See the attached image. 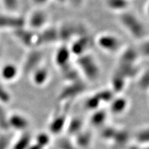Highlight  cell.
Segmentation results:
<instances>
[{
  "label": "cell",
  "instance_id": "37",
  "mask_svg": "<svg viewBox=\"0 0 149 149\" xmlns=\"http://www.w3.org/2000/svg\"><path fill=\"white\" fill-rule=\"evenodd\" d=\"M28 149H43L42 147H40L38 144H36V143H34V144H31L29 148Z\"/></svg>",
  "mask_w": 149,
  "mask_h": 149
},
{
  "label": "cell",
  "instance_id": "29",
  "mask_svg": "<svg viewBox=\"0 0 149 149\" xmlns=\"http://www.w3.org/2000/svg\"><path fill=\"white\" fill-rule=\"evenodd\" d=\"M21 139L19 141L16 145L15 149H28L31 144V137L29 134H26L21 137Z\"/></svg>",
  "mask_w": 149,
  "mask_h": 149
},
{
  "label": "cell",
  "instance_id": "27",
  "mask_svg": "<svg viewBox=\"0 0 149 149\" xmlns=\"http://www.w3.org/2000/svg\"><path fill=\"white\" fill-rule=\"evenodd\" d=\"M138 86L142 91L149 90V69L141 73L138 79Z\"/></svg>",
  "mask_w": 149,
  "mask_h": 149
},
{
  "label": "cell",
  "instance_id": "40",
  "mask_svg": "<svg viewBox=\"0 0 149 149\" xmlns=\"http://www.w3.org/2000/svg\"><path fill=\"white\" fill-rule=\"evenodd\" d=\"M140 149H149V145H146V146H139Z\"/></svg>",
  "mask_w": 149,
  "mask_h": 149
},
{
  "label": "cell",
  "instance_id": "17",
  "mask_svg": "<svg viewBox=\"0 0 149 149\" xmlns=\"http://www.w3.org/2000/svg\"><path fill=\"white\" fill-rule=\"evenodd\" d=\"M105 3L109 10L122 13L127 11L130 5V0H105Z\"/></svg>",
  "mask_w": 149,
  "mask_h": 149
},
{
  "label": "cell",
  "instance_id": "7",
  "mask_svg": "<svg viewBox=\"0 0 149 149\" xmlns=\"http://www.w3.org/2000/svg\"><path fill=\"white\" fill-rule=\"evenodd\" d=\"M15 35L24 45L28 47L38 46L37 43V34L32 31H28L24 28L14 31Z\"/></svg>",
  "mask_w": 149,
  "mask_h": 149
},
{
  "label": "cell",
  "instance_id": "2",
  "mask_svg": "<svg viewBox=\"0 0 149 149\" xmlns=\"http://www.w3.org/2000/svg\"><path fill=\"white\" fill-rule=\"evenodd\" d=\"M77 64L87 79L95 81L100 76V70L93 56L86 53L77 57Z\"/></svg>",
  "mask_w": 149,
  "mask_h": 149
},
{
  "label": "cell",
  "instance_id": "33",
  "mask_svg": "<svg viewBox=\"0 0 149 149\" xmlns=\"http://www.w3.org/2000/svg\"><path fill=\"white\" fill-rule=\"evenodd\" d=\"M9 93L3 86H0V101L3 103H8L10 100Z\"/></svg>",
  "mask_w": 149,
  "mask_h": 149
},
{
  "label": "cell",
  "instance_id": "1",
  "mask_svg": "<svg viewBox=\"0 0 149 149\" xmlns=\"http://www.w3.org/2000/svg\"><path fill=\"white\" fill-rule=\"evenodd\" d=\"M120 22L124 29L137 40H144L146 30L144 23L137 15L132 13L125 11L120 15Z\"/></svg>",
  "mask_w": 149,
  "mask_h": 149
},
{
  "label": "cell",
  "instance_id": "10",
  "mask_svg": "<svg viewBox=\"0 0 149 149\" xmlns=\"http://www.w3.org/2000/svg\"><path fill=\"white\" fill-rule=\"evenodd\" d=\"M57 40H59L58 29H56L55 28H44L39 34H37L38 46L41 44H51Z\"/></svg>",
  "mask_w": 149,
  "mask_h": 149
},
{
  "label": "cell",
  "instance_id": "19",
  "mask_svg": "<svg viewBox=\"0 0 149 149\" xmlns=\"http://www.w3.org/2000/svg\"><path fill=\"white\" fill-rule=\"evenodd\" d=\"M107 112L104 110L97 109L93 111V115L91 117L90 122L95 127H101L107 122Z\"/></svg>",
  "mask_w": 149,
  "mask_h": 149
},
{
  "label": "cell",
  "instance_id": "5",
  "mask_svg": "<svg viewBox=\"0 0 149 149\" xmlns=\"http://www.w3.org/2000/svg\"><path fill=\"white\" fill-rule=\"evenodd\" d=\"M48 22V15L42 10L33 11L30 15L28 23L33 31H40L44 29Z\"/></svg>",
  "mask_w": 149,
  "mask_h": 149
},
{
  "label": "cell",
  "instance_id": "39",
  "mask_svg": "<svg viewBox=\"0 0 149 149\" xmlns=\"http://www.w3.org/2000/svg\"><path fill=\"white\" fill-rule=\"evenodd\" d=\"M55 1L59 3H64L65 2H66L68 0H55Z\"/></svg>",
  "mask_w": 149,
  "mask_h": 149
},
{
  "label": "cell",
  "instance_id": "41",
  "mask_svg": "<svg viewBox=\"0 0 149 149\" xmlns=\"http://www.w3.org/2000/svg\"><path fill=\"white\" fill-rule=\"evenodd\" d=\"M0 56H1V51H0Z\"/></svg>",
  "mask_w": 149,
  "mask_h": 149
},
{
  "label": "cell",
  "instance_id": "26",
  "mask_svg": "<svg viewBox=\"0 0 149 149\" xmlns=\"http://www.w3.org/2000/svg\"><path fill=\"white\" fill-rule=\"evenodd\" d=\"M101 102L99 100L98 97L96 94L89 97L86 100L85 102V107L90 111H95L99 109L100 105H101Z\"/></svg>",
  "mask_w": 149,
  "mask_h": 149
},
{
  "label": "cell",
  "instance_id": "12",
  "mask_svg": "<svg viewBox=\"0 0 149 149\" xmlns=\"http://www.w3.org/2000/svg\"><path fill=\"white\" fill-rule=\"evenodd\" d=\"M67 124L66 116L65 114L57 115L52 119L49 123V131L50 134L53 135H58L62 131L64 128H66Z\"/></svg>",
  "mask_w": 149,
  "mask_h": 149
},
{
  "label": "cell",
  "instance_id": "6",
  "mask_svg": "<svg viewBox=\"0 0 149 149\" xmlns=\"http://www.w3.org/2000/svg\"><path fill=\"white\" fill-rule=\"evenodd\" d=\"M84 90V84L77 79L76 81H71L69 85L64 88L59 95V98L61 100H69L70 98L78 96Z\"/></svg>",
  "mask_w": 149,
  "mask_h": 149
},
{
  "label": "cell",
  "instance_id": "8",
  "mask_svg": "<svg viewBox=\"0 0 149 149\" xmlns=\"http://www.w3.org/2000/svg\"><path fill=\"white\" fill-rule=\"evenodd\" d=\"M71 56L72 53L70 48L66 46H61L57 49L55 53V61L61 70L71 65L70 63Z\"/></svg>",
  "mask_w": 149,
  "mask_h": 149
},
{
  "label": "cell",
  "instance_id": "25",
  "mask_svg": "<svg viewBox=\"0 0 149 149\" xmlns=\"http://www.w3.org/2000/svg\"><path fill=\"white\" fill-rule=\"evenodd\" d=\"M97 96L98 97L99 100H100L101 103L105 102V103H109L113 98L115 97V93L111 89H104V90H102L99 91L98 93H95Z\"/></svg>",
  "mask_w": 149,
  "mask_h": 149
},
{
  "label": "cell",
  "instance_id": "23",
  "mask_svg": "<svg viewBox=\"0 0 149 149\" xmlns=\"http://www.w3.org/2000/svg\"><path fill=\"white\" fill-rule=\"evenodd\" d=\"M76 136V146L79 148H87L91 144L92 141V135L90 132L82 130Z\"/></svg>",
  "mask_w": 149,
  "mask_h": 149
},
{
  "label": "cell",
  "instance_id": "35",
  "mask_svg": "<svg viewBox=\"0 0 149 149\" xmlns=\"http://www.w3.org/2000/svg\"><path fill=\"white\" fill-rule=\"evenodd\" d=\"M0 123L5 128H7L8 126V120H6V118L4 112H3V110L1 107H0Z\"/></svg>",
  "mask_w": 149,
  "mask_h": 149
},
{
  "label": "cell",
  "instance_id": "34",
  "mask_svg": "<svg viewBox=\"0 0 149 149\" xmlns=\"http://www.w3.org/2000/svg\"><path fill=\"white\" fill-rule=\"evenodd\" d=\"M58 146L59 149H77L70 141L65 139L59 141Z\"/></svg>",
  "mask_w": 149,
  "mask_h": 149
},
{
  "label": "cell",
  "instance_id": "15",
  "mask_svg": "<svg viewBox=\"0 0 149 149\" xmlns=\"http://www.w3.org/2000/svg\"><path fill=\"white\" fill-rule=\"evenodd\" d=\"M140 57L137 48L133 47H128L127 49L122 52L120 57V63H125V64H135Z\"/></svg>",
  "mask_w": 149,
  "mask_h": 149
},
{
  "label": "cell",
  "instance_id": "9",
  "mask_svg": "<svg viewBox=\"0 0 149 149\" xmlns=\"http://www.w3.org/2000/svg\"><path fill=\"white\" fill-rule=\"evenodd\" d=\"M25 24V19L21 17L0 15V28L1 29H13L15 31V30L24 28Z\"/></svg>",
  "mask_w": 149,
  "mask_h": 149
},
{
  "label": "cell",
  "instance_id": "18",
  "mask_svg": "<svg viewBox=\"0 0 149 149\" xmlns=\"http://www.w3.org/2000/svg\"><path fill=\"white\" fill-rule=\"evenodd\" d=\"M126 78L118 70H116L111 79V90L114 93H120L124 90L126 85Z\"/></svg>",
  "mask_w": 149,
  "mask_h": 149
},
{
  "label": "cell",
  "instance_id": "14",
  "mask_svg": "<svg viewBox=\"0 0 149 149\" xmlns=\"http://www.w3.org/2000/svg\"><path fill=\"white\" fill-rule=\"evenodd\" d=\"M41 59H42V55L39 52L34 51L30 53L24 64V72L26 73L29 72L31 74L33 70L40 66Z\"/></svg>",
  "mask_w": 149,
  "mask_h": 149
},
{
  "label": "cell",
  "instance_id": "4",
  "mask_svg": "<svg viewBox=\"0 0 149 149\" xmlns=\"http://www.w3.org/2000/svg\"><path fill=\"white\" fill-rule=\"evenodd\" d=\"M91 45V39L88 35H83L77 37V38L72 42V45L69 48L72 55L77 57L87 53V50L89 49Z\"/></svg>",
  "mask_w": 149,
  "mask_h": 149
},
{
  "label": "cell",
  "instance_id": "24",
  "mask_svg": "<svg viewBox=\"0 0 149 149\" xmlns=\"http://www.w3.org/2000/svg\"><path fill=\"white\" fill-rule=\"evenodd\" d=\"M135 144L139 146L149 145V127L141 128L135 134Z\"/></svg>",
  "mask_w": 149,
  "mask_h": 149
},
{
  "label": "cell",
  "instance_id": "13",
  "mask_svg": "<svg viewBox=\"0 0 149 149\" xmlns=\"http://www.w3.org/2000/svg\"><path fill=\"white\" fill-rule=\"evenodd\" d=\"M128 107V100L122 96H115L110 102V111L114 115L123 114L127 110Z\"/></svg>",
  "mask_w": 149,
  "mask_h": 149
},
{
  "label": "cell",
  "instance_id": "3",
  "mask_svg": "<svg viewBox=\"0 0 149 149\" xmlns=\"http://www.w3.org/2000/svg\"><path fill=\"white\" fill-rule=\"evenodd\" d=\"M96 44L104 51L115 53L122 48V41L118 37L111 33H103L96 39Z\"/></svg>",
  "mask_w": 149,
  "mask_h": 149
},
{
  "label": "cell",
  "instance_id": "28",
  "mask_svg": "<svg viewBox=\"0 0 149 149\" xmlns=\"http://www.w3.org/2000/svg\"><path fill=\"white\" fill-rule=\"evenodd\" d=\"M35 143L37 144L40 147L44 149L47 147L51 143V137L50 133H40L36 137V141Z\"/></svg>",
  "mask_w": 149,
  "mask_h": 149
},
{
  "label": "cell",
  "instance_id": "30",
  "mask_svg": "<svg viewBox=\"0 0 149 149\" xmlns=\"http://www.w3.org/2000/svg\"><path fill=\"white\" fill-rule=\"evenodd\" d=\"M117 129V128L114 127V126H106L103 128L101 133L102 137L104 139L111 141L115 133H116Z\"/></svg>",
  "mask_w": 149,
  "mask_h": 149
},
{
  "label": "cell",
  "instance_id": "38",
  "mask_svg": "<svg viewBox=\"0 0 149 149\" xmlns=\"http://www.w3.org/2000/svg\"><path fill=\"white\" fill-rule=\"evenodd\" d=\"M145 12H146V15L149 18V1L146 3V6H145Z\"/></svg>",
  "mask_w": 149,
  "mask_h": 149
},
{
  "label": "cell",
  "instance_id": "31",
  "mask_svg": "<svg viewBox=\"0 0 149 149\" xmlns=\"http://www.w3.org/2000/svg\"><path fill=\"white\" fill-rule=\"evenodd\" d=\"M140 56L149 58V39L143 40L141 45L137 48Z\"/></svg>",
  "mask_w": 149,
  "mask_h": 149
},
{
  "label": "cell",
  "instance_id": "16",
  "mask_svg": "<svg viewBox=\"0 0 149 149\" xmlns=\"http://www.w3.org/2000/svg\"><path fill=\"white\" fill-rule=\"evenodd\" d=\"M8 126L10 125L15 129L24 130L29 126V121L23 115L15 114L8 119Z\"/></svg>",
  "mask_w": 149,
  "mask_h": 149
},
{
  "label": "cell",
  "instance_id": "22",
  "mask_svg": "<svg viewBox=\"0 0 149 149\" xmlns=\"http://www.w3.org/2000/svg\"><path fill=\"white\" fill-rule=\"evenodd\" d=\"M84 123L81 119L78 117L72 118L69 122L66 124V130L68 134L72 135H77L78 133L83 130Z\"/></svg>",
  "mask_w": 149,
  "mask_h": 149
},
{
  "label": "cell",
  "instance_id": "21",
  "mask_svg": "<svg viewBox=\"0 0 149 149\" xmlns=\"http://www.w3.org/2000/svg\"><path fill=\"white\" fill-rule=\"evenodd\" d=\"M130 139V135L127 130L124 129H118L117 128L116 133H115L111 141L115 143V145L118 146H126L128 143Z\"/></svg>",
  "mask_w": 149,
  "mask_h": 149
},
{
  "label": "cell",
  "instance_id": "36",
  "mask_svg": "<svg viewBox=\"0 0 149 149\" xmlns=\"http://www.w3.org/2000/svg\"><path fill=\"white\" fill-rule=\"evenodd\" d=\"M48 1L49 0H33V3L38 6H42L46 4Z\"/></svg>",
  "mask_w": 149,
  "mask_h": 149
},
{
  "label": "cell",
  "instance_id": "32",
  "mask_svg": "<svg viewBox=\"0 0 149 149\" xmlns=\"http://www.w3.org/2000/svg\"><path fill=\"white\" fill-rule=\"evenodd\" d=\"M3 4L8 10L15 11L19 7V0H2Z\"/></svg>",
  "mask_w": 149,
  "mask_h": 149
},
{
  "label": "cell",
  "instance_id": "20",
  "mask_svg": "<svg viewBox=\"0 0 149 149\" xmlns=\"http://www.w3.org/2000/svg\"><path fill=\"white\" fill-rule=\"evenodd\" d=\"M19 70L17 67L13 64H7L1 70V75L6 81H13L17 77Z\"/></svg>",
  "mask_w": 149,
  "mask_h": 149
},
{
  "label": "cell",
  "instance_id": "11",
  "mask_svg": "<svg viewBox=\"0 0 149 149\" xmlns=\"http://www.w3.org/2000/svg\"><path fill=\"white\" fill-rule=\"evenodd\" d=\"M33 83L38 87H42L48 82L50 77V72L46 67L39 66L31 72Z\"/></svg>",
  "mask_w": 149,
  "mask_h": 149
}]
</instances>
